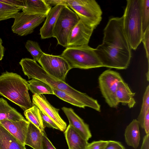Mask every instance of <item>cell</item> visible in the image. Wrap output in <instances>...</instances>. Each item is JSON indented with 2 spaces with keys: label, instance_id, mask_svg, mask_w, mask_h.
I'll list each match as a JSON object with an SVG mask.
<instances>
[{
  "label": "cell",
  "instance_id": "3957f363",
  "mask_svg": "<svg viewBox=\"0 0 149 149\" xmlns=\"http://www.w3.org/2000/svg\"><path fill=\"white\" fill-rule=\"evenodd\" d=\"M28 90V81L17 74L6 72L0 75V95L24 111L33 106Z\"/></svg>",
  "mask_w": 149,
  "mask_h": 149
},
{
  "label": "cell",
  "instance_id": "e575fe53",
  "mask_svg": "<svg viewBox=\"0 0 149 149\" xmlns=\"http://www.w3.org/2000/svg\"><path fill=\"white\" fill-rule=\"evenodd\" d=\"M43 149H56L48 139L46 134L43 135Z\"/></svg>",
  "mask_w": 149,
  "mask_h": 149
},
{
  "label": "cell",
  "instance_id": "4dcf8cb0",
  "mask_svg": "<svg viewBox=\"0 0 149 149\" xmlns=\"http://www.w3.org/2000/svg\"><path fill=\"white\" fill-rule=\"evenodd\" d=\"M141 42L143 43L146 51V56L148 60L149 66V27L145 30L143 33L141 40Z\"/></svg>",
  "mask_w": 149,
  "mask_h": 149
},
{
  "label": "cell",
  "instance_id": "8d00e7d4",
  "mask_svg": "<svg viewBox=\"0 0 149 149\" xmlns=\"http://www.w3.org/2000/svg\"><path fill=\"white\" fill-rule=\"evenodd\" d=\"M140 149H149V134H146L143 137Z\"/></svg>",
  "mask_w": 149,
  "mask_h": 149
},
{
  "label": "cell",
  "instance_id": "2e32d148",
  "mask_svg": "<svg viewBox=\"0 0 149 149\" xmlns=\"http://www.w3.org/2000/svg\"><path fill=\"white\" fill-rule=\"evenodd\" d=\"M135 93H133L127 84L123 80L120 81L117 86L116 92L118 102L123 105H127L130 108H133L136 103L134 98Z\"/></svg>",
  "mask_w": 149,
  "mask_h": 149
},
{
  "label": "cell",
  "instance_id": "74e56055",
  "mask_svg": "<svg viewBox=\"0 0 149 149\" xmlns=\"http://www.w3.org/2000/svg\"><path fill=\"white\" fill-rule=\"evenodd\" d=\"M2 40L0 38V61L3 58L5 51L4 47L2 45Z\"/></svg>",
  "mask_w": 149,
  "mask_h": 149
},
{
  "label": "cell",
  "instance_id": "277c9868",
  "mask_svg": "<svg viewBox=\"0 0 149 149\" xmlns=\"http://www.w3.org/2000/svg\"><path fill=\"white\" fill-rule=\"evenodd\" d=\"M123 17L125 33L132 49L136 50L143 34L141 0H127Z\"/></svg>",
  "mask_w": 149,
  "mask_h": 149
},
{
  "label": "cell",
  "instance_id": "484cf974",
  "mask_svg": "<svg viewBox=\"0 0 149 149\" xmlns=\"http://www.w3.org/2000/svg\"><path fill=\"white\" fill-rule=\"evenodd\" d=\"M149 110V85L146 87L143 98V102L141 111L137 118L140 125L143 129V123L147 111Z\"/></svg>",
  "mask_w": 149,
  "mask_h": 149
},
{
  "label": "cell",
  "instance_id": "52a82bcc",
  "mask_svg": "<svg viewBox=\"0 0 149 149\" xmlns=\"http://www.w3.org/2000/svg\"><path fill=\"white\" fill-rule=\"evenodd\" d=\"M79 19L78 16L72 10L67 6H63L53 30V37L56 38L58 45L67 47L69 34Z\"/></svg>",
  "mask_w": 149,
  "mask_h": 149
},
{
  "label": "cell",
  "instance_id": "5b68a950",
  "mask_svg": "<svg viewBox=\"0 0 149 149\" xmlns=\"http://www.w3.org/2000/svg\"><path fill=\"white\" fill-rule=\"evenodd\" d=\"M60 55L67 62L71 69L104 67L95 49L88 45L67 47Z\"/></svg>",
  "mask_w": 149,
  "mask_h": 149
},
{
  "label": "cell",
  "instance_id": "4316f807",
  "mask_svg": "<svg viewBox=\"0 0 149 149\" xmlns=\"http://www.w3.org/2000/svg\"><path fill=\"white\" fill-rule=\"evenodd\" d=\"M25 47L31 54L33 59L36 62L38 61L44 54L37 42L28 40L25 43Z\"/></svg>",
  "mask_w": 149,
  "mask_h": 149
},
{
  "label": "cell",
  "instance_id": "f546056e",
  "mask_svg": "<svg viewBox=\"0 0 149 149\" xmlns=\"http://www.w3.org/2000/svg\"><path fill=\"white\" fill-rule=\"evenodd\" d=\"M39 109L44 127H51L60 130L59 127L56 123L44 112Z\"/></svg>",
  "mask_w": 149,
  "mask_h": 149
},
{
  "label": "cell",
  "instance_id": "8992f818",
  "mask_svg": "<svg viewBox=\"0 0 149 149\" xmlns=\"http://www.w3.org/2000/svg\"><path fill=\"white\" fill-rule=\"evenodd\" d=\"M64 6L72 9L80 19L94 29L102 20V11L95 0H65Z\"/></svg>",
  "mask_w": 149,
  "mask_h": 149
},
{
  "label": "cell",
  "instance_id": "6da1fadb",
  "mask_svg": "<svg viewBox=\"0 0 149 149\" xmlns=\"http://www.w3.org/2000/svg\"><path fill=\"white\" fill-rule=\"evenodd\" d=\"M103 34L102 43L95 49L104 67L126 69L132 57V49L124 32L123 16L110 18Z\"/></svg>",
  "mask_w": 149,
  "mask_h": 149
},
{
  "label": "cell",
  "instance_id": "d4e9b609",
  "mask_svg": "<svg viewBox=\"0 0 149 149\" xmlns=\"http://www.w3.org/2000/svg\"><path fill=\"white\" fill-rule=\"evenodd\" d=\"M20 10L0 1V21L14 18Z\"/></svg>",
  "mask_w": 149,
  "mask_h": 149
},
{
  "label": "cell",
  "instance_id": "8fae6325",
  "mask_svg": "<svg viewBox=\"0 0 149 149\" xmlns=\"http://www.w3.org/2000/svg\"><path fill=\"white\" fill-rule=\"evenodd\" d=\"M94 29L79 19L69 34L67 47L88 45Z\"/></svg>",
  "mask_w": 149,
  "mask_h": 149
},
{
  "label": "cell",
  "instance_id": "7a4b0ae2",
  "mask_svg": "<svg viewBox=\"0 0 149 149\" xmlns=\"http://www.w3.org/2000/svg\"><path fill=\"white\" fill-rule=\"evenodd\" d=\"M24 74L28 79H36L46 83L52 88L63 91L84 104L99 112L100 106L97 101L86 93L70 86L65 82L53 77L46 72L33 59L22 58L19 62Z\"/></svg>",
  "mask_w": 149,
  "mask_h": 149
},
{
  "label": "cell",
  "instance_id": "9c48e42d",
  "mask_svg": "<svg viewBox=\"0 0 149 149\" xmlns=\"http://www.w3.org/2000/svg\"><path fill=\"white\" fill-rule=\"evenodd\" d=\"M38 62L49 75L64 82L68 72L71 69L67 62L60 55L44 53Z\"/></svg>",
  "mask_w": 149,
  "mask_h": 149
},
{
  "label": "cell",
  "instance_id": "836d02e7",
  "mask_svg": "<svg viewBox=\"0 0 149 149\" xmlns=\"http://www.w3.org/2000/svg\"><path fill=\"white\" fill-rule=\"evenodd\" d=\"M105 149H125V148L119 142L113 140H109L108 144Z\"/></svg>",
  "mask_w": 149,
  "mask_h": 149
},
{
  "label": "cell",
  "instance_id": "9a60e30c",
  "mask_svg": "<svg viewBox=\"0 0 149 149\" xmlns=\"http://www.w3.org/2000/svg\"><path fill=\"white\" fill-rule=\"evenodd\" d=\"M64 6L59 5L51 8L46 16L45 20L40 29L42 39L53 37V30L59 13Z\"/></svg>",
  "mask_w": 149,
  "mask_h": 149
},
{
  "label": "cell",
  "instance_id": "30bf717a",
  "mask_svg": "<svg viewBox=\"0 0 149 149\" xmlns=\"http://www.w3.org/2000/svg\"><path fill=\"white\" fill-rule=\"evenodd\" d=\"M46 15H28L18 12L14 17L11 27L12 31L20 36L32 33L34 29L45 20Z\"/></svg>",
  "mask_w": 149,
  "mask_h": 149
},
{
  "label": "cell",
  "instance_id": "7402d4cb",
  "mask_svg": "<svg viewBox=\"0 0 149 149\" xmlns=\"http://www.w3.org/2000/svg\"><path fill=\"white\" fill-rule=\"evenodd\" d=\"M24 119L23 116L9 105L6 101L0 98V121L3 120L17 121Z\"/></svg>",
  "mask_w": 149,
  "mask_h": 149
},
{
  "label": "cell",
  "instance_id": "ba28073f",
  "mask_svg": "<svg viewBox=\"0 0 149 149\" xmlns=\"http://www.w3.org/2000/svg\"><path fill=\"white\" fill-rule=\"evenodd\" d=\"M123 80L118 72L110 70L104 71L99 77L100 91L111 107L116 108L119 104L116 99V92L118 83Z\"/></svg>",
  "mask_w": 149,
  "mask_h": 149
},
{
  "label": "cell",
  "instance_id": "5bb4252c",
  "mask_svg": "<svg viewBox=\"0 0 149 149\" xmlns=\"http://www.w3.org/2000/svg\"><path fill=\"white\" fill-rule=\"evenodd\" d=\"M29 125V122L25 119L17 121L8 120L0 121V125L25 145L26 136Z\"/></svg>",
  "mask_w": 149,
  "mask_h": 149
},
{
  "label": "cell",
  "instance_id": "e0dca14e",
  "mask_svg": "<svg viewBox=\"0 0 149 149\" xmlns=\"http://www.w3.org/2000/svg\"><path fill=\"white\" fill-rule=\"evenodd\" d=\"M64 134L69 149H85L89 143L69 125Z\"/></svg>",
  "mask_w": 149,
  "mask_h": 149
},
{
  "label": "cell",
  "instance_id": "d6986e66",
  "mask_svg": "<svg viewBox=\"0 0 149 149\" xmlns=\"http://www.w3.org/2000/svg\"><path fill=\"white\" fill-rule=\"evenodd\" d=\"M139 122L136 119H133L127 125L124 134L125 142L128 146L136 149L140 140Z\"/></svg>",
  "mask_w": 149,
  "mask_h": 149
},
{
  "label": "cell",
  "instance_id": "ac0fdd59",
  "mask_svg": "<svg viewBox=\"0 0 149 149\" xmlns=\"http://www.w3.org/2000/svg\"><path fill=\"white\" fill-rule=\"evenodd\" d=\"M28 122L25 145L29 146L33 149H43V133L33 124Z\"/></svg>",
  "mask_w": 149,
  "mask_h": 149
},
{
  "label": "cell",
  "instance_id": "7c38bea8",
  "mask_svg": "<svg viewBox=\"0 0 149 149\" xmlns=\"http://www.w3.org/2000/svg\"><path fill=\"white\" fill-rule=\"evenodd\" d=\"M32 102L33 105L37 107L49 116L57 125L60 131H65L67 125L58 113L59 109L52 106L44 95H33Z\"/></svg>",
  "mask_w": 149,
  "mask_h": 149
},
{
  "label": "cell",
  "instance_id": "4fadbf2b",
  "mask_svg": "<svg viewBox=\"0 0 149 149\" xmlns=\"http://www.w3.org/2000/svg\"><path fill=\"white\" fill-rule=\"evenodd\" d=\"M61 109L69 120V125L88 141L92 137L88 125L75 113L72 108L63 107Z\"/></svg>",
  "mask_w": 149,
  "mask_h": 149
},
{
  "label": "cell",
  "instance_id": "f1b7e54d",
  "mask_svg": "<svg viewBox=\"0 0 149 149\" xmlns=\"http://www.w3.org/2000/svg\"><path fill=\"white\" fill-rule=\"evenodd\" d=\"M141 14L143 33L149 27V0H141Z\"/></svg>",
  "mask_w": 149,
  "mask_h": 149
},
{
  "label": "cell",
  "instance_id": "cb8c5ba5",
  "mask_svg": "<svg viewBox=\"0 0 149 149\" xmlns=\"http://www.w3.org/2000/svg\"><path fill=\"white\" fill-rule=\"evenodd\" d=\"M24 113L28 121L31 122L37 127L44 134H46L39 109L37 107L33 105L31 108L25 111Z\"/></svg>",
  "mask_w": 149,
  "mask_h": 149
},
{
  "label": "cell",
  "instance_id": "d590c367",
  "mask_svg": "<svg viewBox=\"0 0 149 149\" xmlns=\"http://www.w3.org/2000/svg\"><path fill=\"white\" fill-rule=\"evenodd\" d=\"M143 129L146 134H149V110L146 115L143 123Z\"/></svg>",
  "mask_w": 149,
  "mask_h": 149
},
{
  "label": "cell",
  "instance_id": "d6a6232c",
  "mask_svg": "<svg viewBox=\"0 0 149 149\" xmlns=\"http://www.w3.org/2000/svg\"><path fill=\"white\" fill-rule=\"evenodd\" d=\"M0 1L20 10L25 7V0H0Z\"/></svg>",
  "mask_w": 149,
  "mask_h": 149
},
{
  "label": "cell",
  "instance_id": "603a6c76",
  "mask_svg": "<svg viewBox=\"0 0 149 149\" xmlns=\"http://www.w3.org/2000/svg\"><path fill=\"white\" fill-rule=\"evenodd\" d=\"M28 88L33 95L49 94L54 95L52 88L40 80L32 79L28 81Z\"/></svg>",
  "mask_w": 149,
  "mask_h": 149
},
{
  "label": "cell",
  "instance_id": "44dd1931",
  "mask_svg": "<svg viewBox=\"0 0 149 149\" xmlns=\"http://www.w3.org/2000/svg\"><path fill=\"white\" fill-rule=\"evenodd\" d=\"M0 149H26L25 145L0 125Z\"/></svg>",
  "mask_w": 149,
  "mask_h": 149
},
{
  "label": "cell",
  "instance_id": "ffe728a7",
  "mask_svg": "<svg viewBox=\"0 0 149 149\" xmlns=\"http://www.w3.org/2000/svg\"><path fill=\"white\" fill-rule=\"evenodd\" d=\"M51 8L45 0H25V7L22 10L28 15H46Z\"/></svg>",
  "mask_w": 149,
  "mask_h": 149
},
{
  "label": "cell",
  "instance_id": "83f0119b",
  "mask_svg": "<svg viewBox=\"0 0 149 149\" xmlns=\"http://www.w3.org/2000/svg\"><path fill=\"white\" fill-rule=\"evenodd\" d=\"M54 95L63 101L74 106L84 108L85 106L66 93L52 88Z\"/></svg>",
  "mask_w": 149,
  "mask_h": 149
},
{
  "label": "cell",
  "instance_id": "1f68e13d",
  "mask_svg": "<svg viewBox=\"0 0 149 149\" xmlns=\"http://www.w3.org/2000/svg\"><path fill=\"white\" fill-rule=\"evenodd\" d=\"M108 143V141H94L88 143L85 149H105Z\"/></svg>",
  "mask_w": 149,
  "mask_h": 149
}]
</instances>
